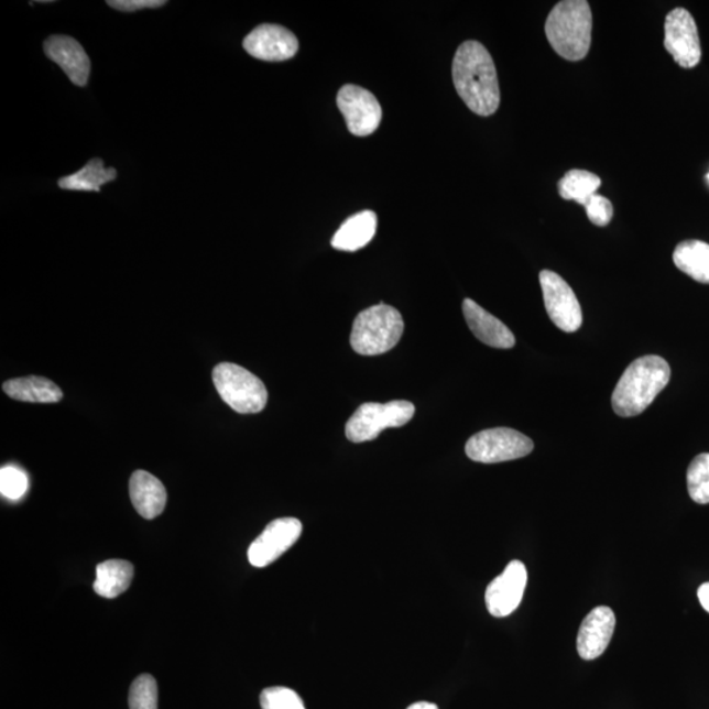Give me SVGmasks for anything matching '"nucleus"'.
<instances>
[{
    "label": "nucleus",
    "mask_w": 709,
    "mask_h": 709,
    "mask_svg": "<svg viewBox=\"0 0 709 709\" xmlns=\"http://www.w3.org/2000/svg\"><path fill=\"white\" fill-rule=\"evenodd\" d=\"M456 91L476 114L492 116L501 105V90L492 56L479 41L469 40L456 51L452 63Z\"/></svg>",
    "instance_id": "obj_1"
},
{
    "label": "nucleus",
    "mask_w": 709,
    "mask_h": 709,
    "mask_svg": "<svg viewBox=\"0 0 709 709\" xmlns=\"http://www.w3.org/2000/svg\"><path fill=\"white\" fill-rule=\"evenodd\" d=\"M670 377V366L657 354H647L632 361L613 391V412L623 418L636 417L665 390Z\"/></svg>",
    "instance_id": "obj_2"
},
{
    "label": "nucleus",
    "mask_w": 709,
    "mask_h": 709,
    "mask_svg": "<svg viewBox=\"0 0 709 709\" xmlns=\"http://www.w3.org/2000/svg\"><path fill=\"white\" fill-rule=\"evenodd\" d=\"M592 13L586 0H564L550 11L545 35L554 51L565 59L581 61L590 51Z\"/></svg>",
    "instance_id": "obj_3"
},
{
    "label": "nucleus",
    "mask_w": 709,
    "mask_h": 709,
    "mask_svg": "<svg viewBox=\"0 0 709 709\" xmlns=\"http://www.w3.org/2000/svg\"><path fill=\"white\" fill-rule=\"evenodd\" d=\"M404 329L401 313L391 305L380 303L360 312L354 318L350 343L354 352L374 357L394 349Z\"/></svg>",
    "instance_id": "obj_4"
},
{
    "label": "nucleus",
    "mask_w": 709,
    "mask_h": 709,
    "mask_svg": "<svg viewBox=\"0 0 709 709\" xmlns=\"http://www.w3.org/2000/svg\"><path fill=\"white\" fill-rule=\"evenodd\" d=\"M214 383L225 404L240 414L261 413L269 401L263 381L243 367L221 363L215 367Z\"/></svg>",
    "instance_id": "obj_5"
},
{
    "label": "nucleus",
    "mask_w": 709,
    "mask_h": 709,
    "mask_svg": "<svg viewBox=\"0 0 709 709\" xmlns=\"http://www.w3.org/2000/svg\"><path fill=\"white\" fill-rule=\"evenodd\" d=\"M415 406L408 401H391L386 404L367 402L347 422L346 436L352 443L377 439L385 428L402 427L412 421Z\"/></svg>",
    "instance_id": "obj_6"
},
{
    "label": "nucleus",
    "mask_w": 709,
    "mask_h": 709,
    "mask_svg": "<svg viewBox=\"0 0 709 709\" xmlns=\"http://www.w3.org/2000/svg\"><path fill=\"white\" fill-rule=\"evenodd\" d=\"M534 451V441L516 429L497 427L483 429L469 438L466 454L470 460L497 463L522 459Z\"/></svg>",
    "instance_id": "obj_7"
},
{
    "label": "nucleus",
    "mask_w": 709,
    "mask_h": 709,
    "mask_svg": "<svg viewBox=\"0 0 709 709\" xmlns=\"http://www.w3.org/2000/svg\"><path fill=\"white\" fill-rule=\"evenodd\" d=\"M538 279H541L545 309L552 323L565 332L579 330L583 317L575 291L554 271L543 270Z\"/></svg>",
    "instance_id": "obj_8"
},
{
    "label": "nucleus",
    "mask_w": 709,
    "mask_h": 709,
    "mask_svg": "<svg viewBox=\"0 0 709 709\" xmlns=\"http://www.w3.org/2000/svg\"><path fill=\"white\" fill-rule=\"evenodd\" d=\"M337 105L351 134L367 138L378 131L383 119V109L377 97L366 88L357 85L343 86L338 92Z\"/></svg>",
    "instance_id": "obj_9"
},
{
    "label": "nucleus",
    "mask_w": 709,
    "mask_h": 709,
    "mask_svg": "<svg viewBox=\"0 0 709 709\" xmlns=\"http://www.w3.org/2000/svg\"><path fill=\"white\" fill-rule=\"evenodd\" d=\"M665 47L684 69H692L701 59V46L697 23L685 9L667 13L665 22Z\"/></svg>",
    "instance_id": "obj_10"
},
{
    "label": "nucleus",
    "mask_w": 709,
    "mask_h": 709,
    "mask_svg": "<svg viewBox=\"0 0 709 709\" xmlns=\"http://www.w3.org/2000/svg\"><path fill=\"white\" fill-rule=\"evenodd\" d=\"M302 534L303 523L296 517H281L271 522L250 545V564L255 568L269 567L291 549Z\"/></svg>",
    "instance_id": "obj_11"
},
{
    "label": "nucleus",
    "mask_w": 709,
    "mask_h": 709,
    "mask_svg": "<svg viewBox=\"0 0 709 709\" xmlns=\"http://www.w3.org/2000/svg\"><path fill=\"white\" fill-rule=\"evenodd\" d=\"M528 572L522 561H511L500 576L489 583L486 603L490 615L506 618L520 607L526 591Z\"/></svg>",
    "instance_id": "obj_12"
},
{
    "label": "nucleus",
    "mask_w": 709,
    "mask_h": 709,
    "mask_svg": "<svg viewBox=\"0 0 709 709\" xmlns=\"http://www.w3.org/2000/svg\"><path fill=\"white\" fill-rule=\"evenodd\" d=\"M243 47L254 58L281 63L296 56L298 40L283 25L262 24L244 37Z\"/></svg>",
    "instance_id": "obj_13"
},
{
    "label": "nucleus",
    "mask_w": 709,
    "mask_h": 709,
    "mask_svg": "<svg viewBox=\"0 0 709 709\" xmlns=\"http://www.w3.org/2000/svg\"><path fill=\"white\" fill-rule=\"evenodd\" d=\"M617 618L610 607H596L583 619L577 637V651L586 661L601 657L615 631Z\"/></svg>",
    "instance_id": "obj_14"
},
{
    "label": "nucleus",
    "mask_w": 709,
    "mask_h": 709,
    "mask_svg": "<svg viewBox=\"0 0 709 709\" xmlns=\"http://www.w3.org/2000/svg\"><path fill=\"white\" fill-rule=\"evenodd\" d=\"M46 57L65 72L75 86L85 87L91 74V61L77 40L70 36H51L45 41Z\"/></svg>",
    "instance_id": "obj_15"
},
{
    "label": "nucleus",
    "mask_w": 709,
    "mask_h": 709,
    "mask_svg": "<svg viewBox=\"0 0 709 709\" xmlns=\"http://www.w3.org/2000/svg\"><path fill=\"white\" fill-rule=\"evenodd\" d=\"M462 313L469 329L472 330L475 337L481 340L482 343L494 347V349H513L515 346L514 334L511 332L502 320L490 315L489 312L481 308L473 299H463Z\"/></svg>",
    "instance_id": "obj_16"
},
{
    "label": "nucleus",
    "mask_w": 709,
    "mask_h": 709,
    "mask_svg": "<svg viewBox=\"0 0 709 709\" xmlns=\"http://www.w3.org/2000/svg\"><path fill=\"white\" fill-rule=\"evenodd\" d=\"M129 495L138 513L145 520H154L166 508L167 493L155 476L138 470L129 481Z\"/></svg>",
    "instance_id": "obj_17"
},
{
    "label": "nucleus",
    "mask_w": 709,
    "mask_h": 709,
    "mask_svg": "<svg viewBox=\"0 0 709 709\" xmlns=\"http://www.w3.org/2000/svg\"><path fill=\"white\" fill-rule=\"evenodd\" d=\"M378 230V216L372 210L353 215L340 225L331 244L340 251H358L373 240Z\"/></svg>",
    "instance_id": "obj_18"
},
{
    "label": "nucleus",
    "mask_w": 709,
    "mask_h": 709,
    "mask_svg": "<svg viewBox=\"0 0 709 709\" xmlns=\"http://www.w3.org/2000/svg\"><path fill=\"white\" fill-rule=\"evenodd\" d=\"M3 391L10 399L33 404H57L64 393L53 381L40 377H29L6 381Z\"/></svg>",
    "instance_id": "obj_19"
},
{
    "label": "nucleus",
    "mask_w": 709,
    "mask_h": 709,
    "mask_svg": "<svg viewBox=\"0 0 709 709\" xmlns=\"http://www.w3.org/2000/svg\"><path fill=\"white\" fill-rule=\"evenodd\" d=\"M133 565L124 560H108L97 568L94 590L98 596L113 599L127 591L132 583Z\"/></svg>",
    "instance_id": "obj_20"
},
{
    "label": "nucleus",
    "mask_w": 709,
    "mask_h": 709,
    "mask_svg": "<svg viewBox=\"0 0 709 709\" xmlns=\"http://www.w3.org/2000/svg\"><path fill=\"white\" fill-rule=\"evenodd\" d=\"M678 270L699 283L709 284V244L690 240L680 242L673 254Z\"/></svg>",
    "instance_id": "obj_21"
},
{
    "label": "nucleus",
    "mask_w": 709,
    "mask_h": 709,
    "mask_svg": "<svg viewBox=\"0 0 709 709\" xmlns=\"http://www.w3.org/2000/svg\"><path fill=\"white\" fill-rule=\"evenodd\" d=\"M118 176L114 168H106L105 162L100 159L88 161L84 168L69 176L61 177L58 186L69 190H86V193H100L101 186L113 182Z\"/></svg>",
    "instance_id": "obj_22"
},
{
    "label": "nucleus",
    "mask_w": 709,
    "mask_h": 709,
    "mask_svg": "<svg viewBox=\"0 0 709 709\" xmlns=\"http://www.w3.org/2000/svg\"><path fill=\"white\" fill-rule=\"evenodd\" d=\"M601 177L585 170H571L558 182V194L565 200H575L586 206L601 187Z\"/></svg>",
    "instance_id": "obj_23"
},
{
    "label": "nucleus",
    "mask_w": 709,
    "mask_h": 709,
    "mask_svg": "<svg viewBox=\"0 0 709 709\" xmlns=\"http://www.w3.org/2000/svg\"><path fill=\"white\" fill-rule=\"evenodd\" d=\"M687 489L694 502L709 503V454L698 455L691 461L687 470Z\"/></svg>",
    "instance_id": "obj_24"
},
{
    "label": "nucleus",
    "mask_w": 709,
    "mask_h": 709,
    "mask_svg": "<svg viewBox=\"0 0 709 709\" xmlns=\"http://www.w3.org/2000/svg\"><path fill=\"white\" fill-rule=\"evenodd\" d=\"M129 708L159 709V686L152 675L142 674L132 684Z\"/></svg>",
    "instance_id": "obj_25"
},
{
    "label": "nucleus",
    "mask_w": 709,
    "mask_h": 709,
    "mask_svg": "<svg viewBox=\"0 0 709 709\" xmlns=\"http://www.w3.org/2000/svg\"><path fill=\"white\" fill-rule=\"evenodd\" d=\"M0 490L7 500L18 501L29 490V476L18 467H3L0 470Z\"/></svg>",
    "instance_id": "obj_26"
},
{
    "label": "nucleus",
    "mask_w": 709,
    "mask_h": 709,
    "mask_svg": "<svg viewBox=\"0 0 709 709\" xmlns=\"http://www.w3.org/2000/svg\"><path fill=\"white\" fill-rule=\"evenodd\" d=\"M262 709H306L296 691L286 687L265 688L261 694Z\"/></svg>",
    "instance_id": "obj_27"
},
{
    "label": "nucleus",
    "mask_w": 709,
    "mask_h": 709,
    "mask_svg": "<svg viewBox=\"0 0 709 709\" xmlns=\"http://www.w3.org/2000/svg\"><path fill=\"white\" fill-rule=\"evenodd\" d=\"M586 214H588L589 220L597 225V227H606L612 220L613 207L609 199L601 195H595L591 199L586 203L585 206Z\"/></svg>",
    "instance_id": "obj_28"
},
{
    "label": "nucleus",
    "mask_w": 709,
    "mask_h": 709,
    "mask_svg": "<svg viewBox=\"0 0 709 709\" xmlns=\"http://www.w3.org/2000/svg\"><path fill=\"white\" fill-rule=\"evenodd\" d=\"M107 3L109 7H112V9L124 12L160 9V7L166 4V2H162V0H109Z\"/></svg>",
    "instance_id": "obj_29"
},
{
    "label": "nucleus",
    "mask_w": 709,
    "mask_h": 709,
    "mask_svg": "<svg viewBox=\"0 0 709 709\" xmlns=\"http://www.w3.org/2000/svg\"><path fill=\"white\" fill-rule=\"evenodd\" d=\"M698 598L701 607L709 613V582L700 586Z\"/></svg>",
    "instance_id": "obj_30"
},
{
    "label": "nucleus",
    "mask_w": 709,
    "mask_h": 709,
    "mask_svg": "<svg viewBox=\"0 0 709 709\" xmlns=\"http://www.w3.org/2000/svg\"><path fill=\"white\" fill-rule=\"evenodd\" d=\"M407 709H439V708L434 703H428V701H418V703H414Z\"/></svg>",
    "instance_id": "obj_31"
},
{
    "label": "nucleus",
    "mask_w": 709,
    "mask_h": 709,
    "mask_svg": "<svg viewBox=\"0 0 709 709\" xmlns=\"http://www.w3.org/2000/svg\"><path fill=\"white\" fill-rule=\"evenodd\" d=\"M707 179L709 181V174L707 175Z\"/></svg>",
    "instance_id": "obj_32"
}]
</instances>
